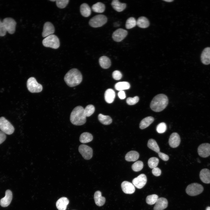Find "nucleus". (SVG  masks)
I'll return each instance as SVG.
<instances>
[{
  "label": "nucleus",
  "instance_id": "nucleus-1",
  "mask_svg": "<svg viewBox=\"0 0 210 210\" xmlns=\"http://www.w3.org/2000/svg\"><path fill=\"white\" fill-rule=\"evenodd\" d=\"M64 80L70 87H74L80 84L82 80V76L77 69L73 68L69 70L65 74Z\"/></svg>",
  "mask_w": 210,
  "mask_h": 210
},
{
  "label": "nucleus",
  "instance_id": "nucleus-2",
  "mask_svg": "<svg viewBox=\"0 0 210 210\" xmlns=\"http://www.w3.org/2000/svg\"><path fill=\"white\" fill-rule=\"evenodd\" d=\"M86 117L84 109L81 106H78L75 107L71 112L70 119L73 125H81L85 123Z\"/></svg>",
  "mask_w": 210,
  "mask_h": 210
},
{
  "label": "nucleus",
  "instance_id": "nucleus-3",
  "mask_svg": "<svg viewBox=\"0 0 210 210\" xmlns=\"http://www.w3.org/2000/svg\"><path fill=\"white\" fill-rule=\"evenodd\" d=\"M168 103V99L165 95L161 94L156 95L150 104V108L156 112L161 111L165 109Z\"/></svg>",
  "mask_w": 210,
  "mask_h": 210
},
{
  "label": "nucleus",
  "instance_id": "nucleus-4",
  "mask_svg": "<svg viewBox=\"0 0 210 210\" xmlns=\"http://www.w3.org/2000/svg\"><path fill=\"white\" fill-rule=\"evenodd\" d=\"M44 46L54 49L58 48L60 42L58 37L55 35L52 34L45 37L42 41Z\"/></svg>",
  "mask_w": 210,
  "mask_h": 210
},
{
  "label": "nucleus",
  "instance_id": "nucleus-5",
  "mask_svg": "<svg viewBox=\"0 0 210 210\" xmlns=\"http://www.w3.org/2000/svg\"><path fill=\"white\" fill-rule=\"evenodd\" d=\"M27 86L28 90L31 93L40 92L43 90L42 85L38 83L34 77H31L27 80Z\"/></svg>",
  "mask_w": 210,
  "mask_h": 210
},
{
  "label": "nucleus",
  "instance_id": "nucleus-6",
  "mask_svg": "<svg viewBox=\"0 0 210 210\" xmlns=\"http://www.w3.org/2000/svg\"><path fill=\"white\" fill-rule=\"evenodd\" d=\"M107 19L104 15L99 14L96 15L89 20V23L92 27L97 28L101 27L105 24Z\"/></svg>",
  "mask_w": 210,
  "mask_h": 210
},
{
  "label": "nucleus",
  "instance_id": "nucleus-7",
  "mask_svg": "<svg viewBox=\"0 0 210 210\" xmlns=\"http://www.w3.org/2000/svg\"><path fill=\"white\" fill-rule=\"evenodd\" d=\"M203 190V187L201 185L197 183H193L188 185L186 191L188 195L195 196L201 193Z\"/></svg>",
  "mask_w": 210,
  "mask_h": 210
},
{
  "label": "nucleus",
  "instance_id": "nucleus-8",
  "mask_svg": "<svg viewBox=\"0 0 210 210\" xmlns=\"http://www.w3.org/2000/svg\"><path fill=\"white\" fill-rule=\"evenodd\" d=\"M0 130L5 134L10 135L13 133L15 129L9 121L2 117L0 118Z\"/></svg>",
  "mask_w": 210,
  "mask_h": 210
},
{
  "label": "nucleus",
  "instance_id": "nucleus-9",
  "mask_svg": "<svg viewBox=\"0 0 210 210\" xmlns=\"http://www.w3.org/2000/svg\"><path fill=\"white\" fill-rule=\"evenodd\" d=\"M6 30L10 34H14L15 30L16 23L12 18H6L3 20L2 21Z\"/></svg>",
  "mask_w": 210,
  "mask_h": 210
},
{
  "label": "nucleus",
  "instance_id": "nucleus-10",
  "mask_svg": "<svg viewBox=\"0 0 210 210\" xmlns=\"http://www.w3.org/2000/svg\"><path fill=\"white\" fill-rule=\"evenodd\" d=\"M78 151L83 158L85 160H89L92 156V149L87 145L84 144L80 145L78 148Z\"/></svg>",
  "mask_w": 210,
  "mask_h": 210
},
{
  "label": "nucleus",
  "instance_id": "nucleus-11",
  "mask_svg": "<svg viewBox=\"0 0 210 210\" xmlns=\"http://www.w3.org/2000/svg\"><path fill=\"white\" fill-rule=\"evenodd\" d=\"M198 155L202 158H206L210 155V144L203 143L198 146L197 149Z\"/></svg>",
  "mask_w": 210,
  "mask_h": 210
},
{
  "label": "nucleus",
  "instance_id": "nucleus-12",
  "mask_svg": "<svg viewBox=\"0 0 210 210\" xmlns=\"http://www.w3.org/2000/svg\"><path fill=\"white\" fill-rule=\"evenodd\" d=\"M147 181L146 175L144 174H141L134 178L132 181V183L138 189H141L146 185Z\"/></svg>",
  "mask_w": 210,
  "mask_h": 210
},
{
  "label": "nucleus",
  "instance_id": "nucleus-13",
  "mask_svg": "<svg viewBox=\"0 0 210 210\" xmlns=\"http://www.w3.org/2000/svg\"><path fill=\"white\" fill-rule=\"evenodd\" d=\"M127 34V32L126 30L119 28L113 32L112 37L115 41L119 42L125 38Z\"/></svg>",
  "mask_w": 210,
  "mask_h": 210
},
{
  "label": "nucleus",
  "instance_id": "nucleus-14",
  "mask_svg": "<svg viewBox=\"0 0 210 210\" xmlns=\"http://www.w3.org/2000/svg\"><path fill=\"white\" fill-rule=\"evenodd\" d=\"M55 32V28L53 24L50 22H45L43 25L42 36L46 37L52 34Z\"/></svg>",
  "mask_w": 210,
  "mask_h": 210
},
{
  "label": "nucleus",
  "instance_id": "nucleus-15",
  "mask_svg": "<svg viewBox=\"0 0 210 210\" xmlns=\"http://www.w3.org/2000/svg\"><path fill=\"white\" fill-rule=\"evenodd\" d=\"M13 197L12 193L9 190H7L5 192V197L0 200V205L3 207L8 206L10 204Z\"/></svg>",
  "mask_w": 210,
  "mask_h": 210
},
{
  "label": "nucleus",
  "instance_id": "nucleus-16",
  "mask_svg": "<svg viewBox=\"0 0 210 210\" xmlns=\"http://www.w3.org/2000/svg\"><path fill=\"white\" fill-rule=\"evenodd\" d=\"M181 142V139L179 134L176 132H174L170 135L169 140L170 146L172 148L177 147Z\"/></svg>",
  "mask_w": 210,
  "mask_h": 210
},
{
  "label": "nucleus",
  "instance_id": "nucleus-17",
  "mask_svg": "<svg viewBox=\"0 0 210 210\" xmlns=\"http://www.w3.org/2000/svg\"><path fill=\"white\" fill-rule=\"evenodd\" d=\"M121 186L123 192L127 194H133L135 190L134 185L127 181H123L121 183Z\"/></svg>",
  "mask_w": 210,
  "mask_h": 210
},
{
  "label": "nucleus",
  "instance_id": "nucleus-18",
  "mask_svg": "<svg viewBox=\"0 0 210 210\" xmlns=\"http://www.w3.org/2000/svg\"><path fill=\"white\" fill-rule=\"evenodd\" d=\"M168 202L166 199L164 197L158 198L154 207V210H163L168 206Z\"/></svg>",
  "mask_w": 210,
  "mask_h": 210
},
{
  "label": "nucleus",
  "instance_id": "nucleus-19",
  "mask_svg": "<svg viewBox=\"0 0 210 210\" xmlns=\"http://www.w3.org/2000/svg\"><path fill=\"white\" fill-rule=\"evenodd\" d=\"M201 60L202 63L205 65L210 64V47H207L204 49L201 55Z\"/></svg>",
  "mask_w": 210,
  "mask_h": 210
},
{
  "label": "nucleus",
  "instance_id": "nucleus-20",
  "mask_svg": "<svg viewBox=\"0 0 210 210\" xmlns=\"http://www.w3.org/2000/svg\"><path fill=\"white\" fill-rule=\"evenodd\" d=\"M200 177L203 183L207 184L210 183V170L206 168L202 169L200 172Z\"/></svg>",
  "mask_w": 210,
  "mask_h": 210
},
{
  "label": "nucleus",
  "instance_id": "nucleus-21",
  "mask_svg": "<svg viewBox=\"0 0 210 210\" xmlns=\"http://www.w3.org/2000/svg\"><path fill=\"white\" fill-rule=\"evenodd\" d=\"M69 201L66 197H63L59 199L57 201L56 206L58 210H66Z\"/></svg>",
  "mask_w": 210,
  "mask_h": 210
},
{
  "label": "nucleus",
  "instance_id": "nucleus-22",
  "mask_svg": "<svg viewBox=\"0 0 210 210\" xmlns=\"http://www.w3.org/2000/svg\"><path fill=\"white\" fill-rule=\"evenodd\" d=\"M115 92L112 89H107L104 94V98L105 101L108 103H111L114 100L115 97Z\"/></svg>",
  "mask_w": 210,
  "mask_h": 210
},
{
  "label": "nucleus",
  "instance_id": "nucleus-23",
  "mask_svg": "<svg viewBox=\"0 0 210 210\" xmlns=\"http://www.w3.org/2000/svg\"><path fill=\"white\" fill-rule=\"evenodd\" d=\"M94 199L96 204L98 206H102L105 202V198L102 196L101 192L99 191H96L94 195Z\"/></svg>",
  "mask_w": 210,
  "mask_h": 210
},
{
  "label": "nucleus",
  "instance_id": "nucleus-24",
  "mask_svg": "<svg viewBox=\"0 0 210 210\" xmlns=\"http://www.w3.org/2000/svg\"><path fill=\"white\" fill-rule=\"evenodd\" d=\"M111 4L113 9L118 12L123 11L126 7V4L120 3L118 0H113L112 1Z\"/></svg>",
  "mask_w": 210,
  "mask_h": 210
},
{
  "label": "nucleus",
  "instance_id": "nucleus-25",
  "mask_svg": "<svg viewBox=\"0 0 210 210\" xmlns=\"http://www.w3.org/2000/svg\"><path fill=\"white\" fill-rule=\"evenodd\" d=\"M139 153L134 150H132L128 152L126 155L125 158V160L129 162L135 161L137 160L139 157Z\"/></svg>",
  "mask_w": 210,
  "mask_h": 210
},
{
  "label": "nucleus",
  "instance_id": "nucleus-26",
  "mask_svg": "<svg viewBox=\"0 0 210 210\" xmlns=\"http://www.w3.org/2000/svg\"><path fill=\"white\" fill-rule=\"evenodd\" d=\"M99 62L100 66L103 68H108L111 65V61L109 58L105 56L100 57L99 59Z\"/></svg>",
  "mask_w": 210,
  "mask_h": 210
},
{
  "label": "nucleus",
  "instance_id": "nucleus-27",
  "mask_svg": "<svg viewBox=\"0 0 210 210\" xmlns=\"http://www.w3.org/2000/svg\"><path fill=\"white\" fill-rule=\"evenodd\" d=\"M80 11L81 15L85 17L90 16L91 13L90 7L86 3H83L81 4L80 7Z\"/></svg>",
  "mask_w": 210,
  "mask_h": 210
},
{
  "label": "nucleus",
  "instance_id": "nucleus-28",
  "mask_svg": "<svg viewBox=\"0 0 210 210\" xmlns=\"http://www.w3.org/2000/svg\"><path fill=\"white\" fill-rule=\"evenodd\" d=\"M154 118L152 116H148L142 119L139 124V127L143 129L149 126L154 121Z\"/></svg>",
  "mask_w": 210,
  "mask_h": 210
},
{
  "label": "nucleus",
  "instance_id": "nucleus-29",
  "mask_svg": "<svg viewBox=\"0 0 210 210\" xmlns=\"http://www.w3.org/2000/svg\"><path fill=\"white\" fill-rule=\"evenodd\" d=\"M136 25L139 27L146 28L149 26V22L146 17L141 16L136 21Z\"/></svg>",
  "mask_w": 210,
  "mask_h": 210
},
{
  "label": "nucleus",
  "instance_id": "nucleus-30",
  "mask_svg": "<svg viewBox=\"0 0 210 210\" xmlns=\"http://www.w3.org/2000/svg\"><path fill=\"white\" fill-rule=\"evenodd\" d=\"M93 139V136L91 134L88 132H85L80 135L79 141L82 143H86L91 141Z\"/></svg>",
  "mask_w": 210,
  "mask_h": 210
},
{
  "label": "nucleus",
  "instance_id": "nucleus-31",
  "mask_svg": "<svg viewBox=\"0 0 210 210\" xmlns=\"http://www.w3.org/2000/svg\"><path fill=\"white\" fill-rule=\"evenodd\" d=\"M130 83L126 81L120 82L116 83L115 85V89L118 91L127 90L130 88Z\"/></svg>",
  "mask_w": 210,
  "mask_h": 210
},
{
  "label": "nucleus",
  "instance_id": "nucleus-32",
  "mask_svg": "<svg viewBox=\"0 0 210 210\" xmlns=\"http://www.w3.org/2000/svg\"><path fill=\"white\" fill-rule=\"evenodd\" d=\"M98 119L99 122L103 124L109 125L112 122V119L108 116L104 115L102 114H99L98 116Z\"/></svg>",
  "mask_w": 210,
  "mask_h": 210
},
{
  "label": "nucleus",
  "instance_id": "nucleus-33",
  "mask_svg": "<svg viewBox=\"0 0 210 210\" xmlns=\"http://www.w3.org/2000/svg\"><path fill=\"white\" fill-rule=\"evenodd\" d=\"M92 8L94 12L102 13L104 11L105 6L104 4L100 2H98L93 4L92 7Z\"/></svg>",
  "mask_w": 210,
  "mask_h": 210
},
{
  "label": "nucleus",
  "instance_id": "nucleus-34",
  "mask_svg": "<svg viewBox=\"0 0 210 210\" xmlns=\"http://www.w3.org/2000/svg\"><path fill=\"white\" fill-rule=\"evenodd\" d=\"M147 146L149 148L158 153L160 152V149L157 143L153 139H150L148 140Z\"/></svg>",
  "mask_w": 210,
  "mask_h": 210
},
{
  "label": "nucleus",
  "instance_id": "nucleus-35",
  "mask_svg": "<svg viewBox=\"0 0 210 210\" xmlns=\"http://www.w3.org/2000/svg\"><path fill=\"white\" fill-rule=\"evenodd\" d=\"M136 25V21L135 18L134 17H131L127 20L125 24V27L127 29H130L135 27Z\"/></svg>",
  "mask_w": 210,
  "mask_h": 210
},
{
  "label": "nucleus",
  "instance_id": "nucleus-36",
  "mask_svg": "<svg viewBox=\"0 0 210 210\" xmlns=\"http://www.w3.org/2000/svg\"><path fill=\"white\" fill-rule=\"evenodd\" d=\"M159 162L158 159L156 157H153L149 158L148 161V165L149 167L153 169L157 167Z\"/></svg>",
  "mask_w": 210,
  "mask_h": 210
},
{
  "label": "nucleus",
  "instance_id": "nucleus-37",
  "mask_svg": "<svg viewBox=\"0 0 210 210\" xmlns=\"http://www.w3.org/2000/svg\"><path fill=\"white\" fill-rule=\"evenodd\" d=\"M158 198V196L156 195H150L146 197V201L147 204L152 205L155 204Z\"/></svg>",
  "mask_w": 210,
  "mask_h": 210
},
{
  "label": "nucleus",
  "instance_id": "nucleus-38",
  "mask_svg": "<svg viewBox=\"0 0 210 210\" xmlns=\"http://www.w3.org/2000/svg\"><path fill=\"white\" fill-rule=\"evenodd\" d=\"M144 164L142 161H138L134 163L132 165V169L135 172H139L143 168Z\"/></svg>",
  "mask_w": 210,
  "mask_h": 210
},
{
  "label": "nucleus",
  "instance_id": "nucleus-39",
  "mask_svg": "<svg viewBox=\"0 0 210 210\" xmlns=\"http://www.w3.org/2000/svg\"><path fill=\"white\" fill-rule=\"evenodd\" d=\"M94 111V107L92 104L88 105L84 109L86 117H89L92 115Z\"/></svg>",
  "mask_w": 210,
  "mask_h": 210
},
{
  "label": "nucleus",
  "instance_id": "nucleus-40",
  "mask_svg": "<svg viewBox=\"0 0 210 210\" xmlns=\"http://www.w3.org/2000/svg\"><path fill=\"white\" fill-rule=\"evenodd\" d=\"M166 129V124L164 122H162L158 124L156 128L157 131L159 133H163L164 132Z\"/></svg>",
  "mask_w": 210,
  "mask_h": 210
},
{
  "label": "nucleus",
  "instance_id": "nucleus-41",
  "mask_svg": "<svg viewBox=\"0 0 210 210\" xmlns=\"http://www.w3.org/2000/svg\"><path fill=\"white\" fill-rule=\"evenodd\" d=\"M56 4L57 7L60 8H65L69 3V0H56Z\"/></svg>",
  "mask_w": 210,
  "mask_h": 210
},
{
  "label": "nucleus",
  "instance_id": "nucleus-42",
  "mask_svg": "<svg viewBox=\"0 0 210 210\" xmlns=\"http://www.w3.org/2000/svg\"><path fill=\"white\" fill-rule=\"evenodd\" d=\"M139 100V98L137 96L133 97H128L126 100L127 104L129 105H133L137 103Z\"/></svg>",
  "mask_w": 210,
  "mask_h": 210
},
{
  "label": "nucleus",
  "instance_id": "nucleus-43",
  "mask_svg": "<svg viewBox=\"0 0 210 210\" xmlns=\"http://www.w3.org/2000/svg\"><path fill=\"white\" fill-rule=\"evenodd\" d=\"M112 76L114 79L118 80L121 78L122 75L120 71L118 70H116L113 72Z\"/></svg>",
  "mask_w": 210,
  "mask_h": 210
},
{
  "label": "nucleus",
  "instance_id": "nucleus-44",
  "mask_svg": "<svg viewBox=\"0 0 210 210\" xmlns=\"http://www.w3.org/2000/svg\"><path fill=\"white\" fill-rule=\"evenodd\" d=\"M6 32L3 23L0 20V36H4L6 34Z\"/></svg>",
  "mask_w": 210,
  "mask_h": 210
},
{
  "label": "nucleus",
  "instance_id": "nucleus-45",
  "mask_svg": "<svg viewBox=\"0 0 210 210\" xmlns=\"http://www.w3.org/2000/svg\"><path fill=\"white\" fill-rule=\"evenodd\" d=\"M152 173L155 176H160L161 173V171L160 169L158 167H156L153 169Z\"/></svg>",
  "mask_w": 210,
  "mask_h": 210
},
{
  "label": "nucleus",
  "instance_id": "nucleus-46",
  "mask_svg": "<svg viewBox=\"0 0 210 210\" xmlns=\"http://www.w3.org/2000/svg\"><path fill=\"white\" fill-rule=\"evenodd\" d=\"M158 153L159 157L163 160L167 161L169 160V157L167 155L160 152Z\"/></svg>",
  "mask_w": 210,
  "mask_h": 210
},
{
  "label": "nucleus",
  "instance_id": "nucleus-47",
  "mask_svg": "<svg viewBox=\"0 0 210 210\" xmlns=\"http://www.w3.org/2000/svg\"><path fill=\"white\" fill-rule=\"evenodd\" d=\"M6 137V134L0 130V144L5 141Z\"/></svg>",
  "mask_w": 210,
  "mask_h": 210
},
{
  "label": "nucleus",
  "instance_id": "nucleus-48",
  "mask_svg": "<svg viewBox=\"0 0 210 210\" xmlns=\"http://www.w3.org/2000/svg\"><path fill=\"white\" fill-rule=\"evenodd\" d=\"M118 95L119 98L121 99H124L126 97L125 94L123 90L120 91L118 92Z\"/></svg>",
  "mask_w": 210,
  "mask_h": 210
},
{
  "label": "nucleus",
  "instance_id": "nucleus-49",
  "mask_svg": "<svg viewBox=\"0 0 210 210\" xmlns=\"http://www.w3.org/2000/svg\"><path fill=\"white\" fill-rule=\"evenodd\" d=\"M164 1H166V2H171L173 1V0H164Z\"/></svg>",
  "mask_w": 210,
  "mask_h": 210
},
{
  "label": "nucleus",
  "instance_id": "nucleus-50",
  "mask_svg": "<svg viewBox=\"0 0 210 210\" xmlns=\"http://www.w3.org/2000/svg\"><path fill=\"white\" fill-rule=\"evenodd\" d=\"M206 210H210V207L207 206L206 209Z\"/></svg>",
  "mask_w": 210,
  "mask_h": 210
},
{
  "label": "nucleus",
  "instance_id": "nucleus-51",
  "mask_svg": "<svg viewBox=\"0 0 210 210\" xmlns=\"http://www.w3.org/2000/svg\"><path fill=\"white\" fill-rule=\"evenodd\" d=\"M56 1V0H50V1Z\"/></svg>",
  "mask_w": 210,
  "mask_h": 210
}]
</instances>
